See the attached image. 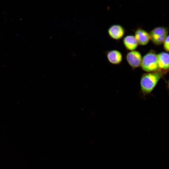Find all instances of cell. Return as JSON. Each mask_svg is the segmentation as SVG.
<instances>
[{
    "label": "cell",
    "mask_w": 169,
    "mask_h": 169,
    "mask_svg": "<svg viewBox=\"0 0 169 169\" xmlns=\"http://www.w3.org/2000/svg\"><path fill=\"white\" fill-rule=\"evenodd\" d=\"M163 74L160 72L156 71L148 72L142 75L140 80V88L143 96L152 92Z\"/></svg>",
    "instance_id": "6da1fadb"
},
{
    "label": "cell",
    "mask_w": 169,
    "mask_h": 169,
    "mask_svg": "<svg viewBox=\"0 0 169 169\" xmlns=\"http://www.w3.org/2000/svg\"><path fill=\"white\" fill-rule=\"evenodd\" d=\"M140 66L144 71L146 72H160L157 54L155 51L151 50L145 54L142 58Z\"/></svg>",
    "instance_id": "7a4b0ae2"
},
{
    "label": "cell",
    "mask_w": 169,
    "mask_h": 169,
    "mask_svg": "<svg viewBox=\"0 0 169 169\" xmlns=\"http://www.w3.org/2000/svg\"><path fill=\"white\" fill-rule=\"evenodd\" d=\"M168 33V31L166 28L159 27L155 28L149 34L150 39L153 44L160 45L164 43Z\"/></svg>",
    "instance_id": "3957f363"
},
{
    "label": "cell",
    "mask_w": 169,
    "mask_h": 169,
    "mask_svg": "<svg viewBox=\"0 0 169 169\" xmlns=\"http://www.w3.org/2000/svg\"><path fill=\"white\" fill-rule=\"evenodd\" d=\"M126 59L128 64L134 69L140 66L142 58L139 52L133 50L127 54Z\"/></svg>",
    "instance_id": "277c9868"
},
{
    "label": "cell",
    "mask_w": 169,
    "mask_h": 169,
    "mask_svg": "<svg viewBox=\"0 0 169 169\" xmlns=\"http://www.w3.org/2000/svg\"><path fill=\"white\" fill-rule=\"evenodd\" d=\"M158 66L160 71L163 74L169 70V54L162 52L157 54Z\"/></svg>",
    "instance_id": "5b68a950"
},
{
    "label": "cell",
    "mask_w": 169,
    "mask_h": 169,
    "mask_svg": "<svg viewBox=\"0 0 169 169\" xmlns=\"http://www.w3.org/2000/svg\"><path fill=\"white\" fill-rule=\"evenodd\" d=\"M125 30L124 28L118 24H114L111 26L108 29V33L112 39L119 40L124 36Z\"/></svg>",
    "instance_id": "8992f818"
},
{
    "label": "cell",
    "mask_w": 169,
    "mask_h": 169,
    "mask_svg": "<svg viewBox=\"0 0 169 169\" xmlns=\"http://www.w3.org/2000/svg\"><path fill=\"white\" fill-rule=\"evenodd\" d=\"M135 37L138 44L141 45L147 44L150 39L149 34L141 28H138L136 31Z\"/></svg>",
    "instance_id": "52a82bcc"
},
{
    "label": "cell",
    "mask_w": 169,
    "mask_h": 169,
    "mask_svg": "<svg viewBox=\"0 0 169 169\" xmlns=\"http://www.w3.org/2000/svg\"><path fill=\"white\" fill-rule=\"evenodd\" d=\"M107 57L108 61L110 63L115 64H120L122 59L121 53L116 50H111L108 52Z\"/></svg>",
    "instance_id": "ba28073f"
},
{
    "label": "cell",
    "mask_w": 169,
    "mask_h": 169,
    "mask_svg": "<svg viewBox=\"0 0 169 169\" xmlns=\"http://www.w3.org/2000/svg\"><path fill=\"white\" fill-rule=\"evenodd\" d=\"M123 43L125 48L131 51L134 50L138 44L135 36L132 35L126 36L123 39Z\"/></svg>",
    "instance_id": "9c48e42d"
},
{
    "label": "cell",
    "mask_w": 169,
    "mask_h": 169,
    "mask_svg": "<svg viewBox=\"0 0 169 169\" xmlns=\"http://www.w3.org/2000/svg\"><path fill=\"white\" fill-rule=\"evenodd\" d=\"M163 44L165 50L169 52V35L167 36Z\"/></svg>",
    "instance_id": "30bf717a"
},
{
    "label": "cell",
    "mask_w": 169,
    "mask_h": 169,
    "mask_svg": "<svg viewBox=\"0 0 169 169\" xmlns=\"http://www.w3.org/2000/svg\"><path fill=\"white\" fill-rule=\"evenodd\" d=\"M168 90L169 94V79L168 82Z\"/></svg>",
    "instance_id": "8fae6325"
}]
</instances>
